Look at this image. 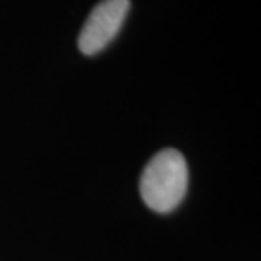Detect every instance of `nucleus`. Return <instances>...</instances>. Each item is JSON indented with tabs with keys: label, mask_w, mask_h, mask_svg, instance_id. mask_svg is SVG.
I'll list each match as a JSON object with an SVG mask.
<instances>
[{
	"label": "nucleus",
	"mask_w": 261,
	"mask_h": 261,
	"mask_svg": "<svg viewBox=\"0 0 261 261\" xmlns=\"http://www.w3.org/2000/svg\"><path fill=\"white\" fill-rule=\"evenodd\" d=\"M189 185L186 159L177 149L157 152L145 166L140 180L142 200L151 211L168 214L185 199Z\"/></svg>",
	"instance_id": "f257e3e1"
},
{
	"label": "nucleus",
	"mask_w": 261,
	"mask_h": 261,
	"mask_svg": "<svg viewBox=\"0 0 261 261\" xmlns=\"http://www.w3.org/2000/svg\"><path fill=\"white\" fill-rule=\"evenodd\" d=\"M129 0H102L86 19L79 35V49L84 56H96L119 34L129 12Z\"/></svg>",
	"instance_id": "f03ea898"
}]
</instances>
